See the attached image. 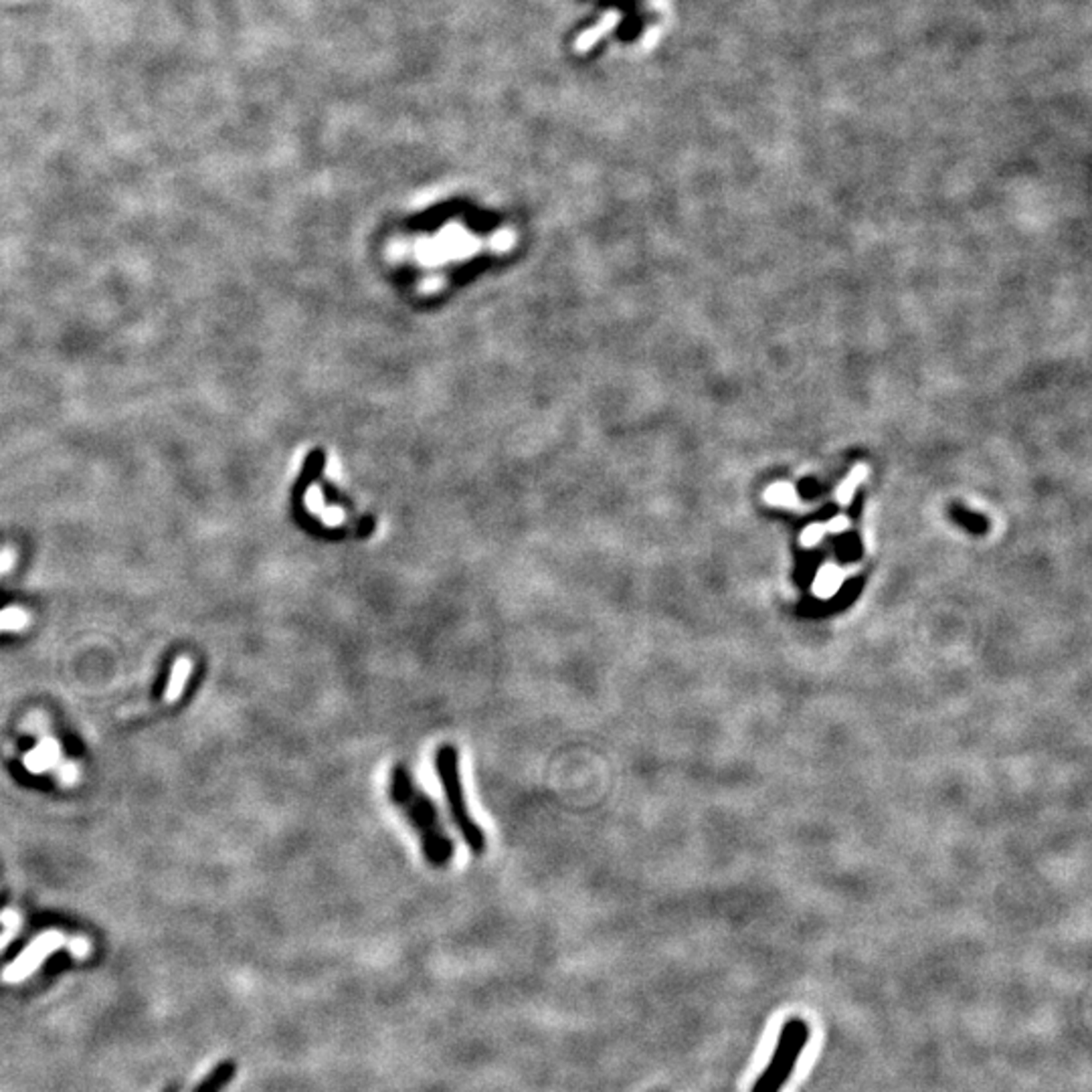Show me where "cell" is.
I'll list each match as a JSON object with an SVG mask.
<instances>
[{
	"label": "cell",
	"mask_w": 1092,
	"mask_h": 1092,
	"mask_svg": "<svg viewBox=\"0 0 1092 1092\" xmlns=\"http://www.w3.org/2000/svg\"><path fill=\"white\" fill-rule=\"evenodd\" d=\"M389 797L392 805L407 817V822L419 835L421 850L428 864L438 870L449 866L456 852L454 842H451L446 825L441 822L435 801L415 783L411 771L405 765L392 767Z\"/></svg>",
	"instance_id": "cell-1"
},
{
	"label": "cell",
	"mask_w": 1092,
	"mask_h": 1092,
	"mask_svg": "<svg viewBox=\"0 0 1092 1092\" xmlns=\"http://www.w3.org/2000/svg\"><path fill=\"white\" fill-rule=\"evenodd\" d=\"M435 773H438L443 795L447 801L449 817L454 822L456 830L462 833L466 846L472 850V854L480 856L485 850V833L475 819L469 815L464 783L459 775V753L454 745H441L435 753Z\"/></svg>",
	"instance_id": "cell-2"
},
{
	"label": "cell",
	"mask_w": 1092,
	"mask_h": 1092,
	"mask_svg": "<svg viewBox=\"0 0 1092 1092\" xmlns=\"http://www.w3.org/2000/svg\"><path fill=\"white\" fill-rule=\"evenodd\" d=\"M809 1036H812V1031H809L805 1020L791 1018L785 1021L773 1058L765 1066V1070L758 1074L750 1092H781L789 1082L793 1070H795V1064L804 1054L805 1046L809 1044Z\"/></svg>",
	"instance_id": "cell-3"
},
{
	"label": "cell",
	"mask_w": 1092,
	"mask_h": 1092,
	"mask_svg": "<svg viewBox=\"0 0 1092 1092\" xmlns=\"http://www.w3.org/2000/svg\"><path fill=\"white\" fill-rule=\"evenodd\" d=\"M61 945H63L61 933L49 931L45 935H39L35 941H33L27 949L19 955V959H16L13 965L6 969V977L14 981V979H23L24 975L33 974L39 963L45 961L49 955L57 951Z\"/></svg>",
	"instance_id": "cell-4"
},
{
	"label": "cell",
	"mask_w": 1092,
	"mask_h": 1092,
	"mask_svg": "<svg viewBox=\"0 0 1092 1092\" xmlns=\"http://www.w3.org/2000/svg\"><path fill=\"white\" fill-rule=\"evenodd\" d=\"M23 763L31 773H35V775L45 773L61 763V747H59V742L51 737L41 739L39 745L33 748L29 755H24Z\"/></svg>",
	"instance_id": "cell-5"
},
{
	"label": "cell",
	"mask_w": 1092,
	"mask_h": 1092,
	"mask_svg": "<svg viewBox=\"0 0 1092 1092\" xmlns=\"http://www.w3.org/2000/svg\"><path fill=\"white\" fill-rule=\"evenodd\" d=\"M191 672H193V660L191 658H186V655H183V658H178L174 662V668H173V672H170V678H168V684H166V692H165V701L168 704L178 702V698L183 696V690L186 686V682H189V678H191Z\"/></svg>",
	"instance_id": "cell-6"
},
{
	"label": "cell",
	"mask_w": 1092,
	"mask_h": 1092,
	"mask_svg": "<svg viewBox=\"0 0 1092 1092\" xmlns=\"http://www.w3.org/2000/svg\"><path fill=\"white\" fill-rule=\"evenodd\" d=\"M233 1077H235V1064L233 1062L221 1064L215 1070H212L211 1077L204 1080L199 1088H196V1092H221Z\"/></svg>",
	"instance_id": "cell-7"
},
{
	"label": "cell",
	"mask_w": 1092,
	"mask_h": 1092,
	"mask_svg": "<svg viewBox=\"0 0 1092 1092\" xmlns=\"http://www.w3.org/2000/svg\"><path fill=\"white\" fill-rule=\"evenodd\" d=\"M31 624L27 611L19 607H8L0 611V631H19Z\"/></svg>",
	"instance_id": "cell-8"
},
{
	"label": "cell",
	"mask_w": 1092,
	"mask_h": 1092,
	"mask_svg": "<svg viewBox=\"0 0 1092 1092\" xmlns=\"http://www.w3.org/2000/svg\"><path fill=\"white\" fill-rule=\"evenodd\" d=\"M866 475H868V467L866 466H858L854 469V472H852L846 477V480L842 482V485L838 488V502H840V504H850L852 498H854V494H856L858 484L861 480H864Z\"/></svg>",
	"instance_id": "cell-9"
},
{
	"label": "cell",
	"mask_w": 1092,
	"mask_h": 1092,
	"mask_svg": "<svg viewBox=\"0 0 1092 1092\" xmlns=\"http://www.w3.org/2000/svg\"><path fill=\"white\" fill-rule=\"evenodd\" d=\"M765 500L773 506H795L797 496L793 485L789 484H775L765 492Z\"/></svg>",
	"instance_id": "cell-10"
},
{
	"label": "cell",
	"mask_w": 1092,
	"mask_h": 1092,
	"mask_svg": "<svg viewBox=\"0 0 1092 1092\" xmlns=\"http://www.w3.org/2000/svg\"><path fill=\"white\" fill-rule=\"evenodd\" d=\"M840 587V570L835 567H825L817 577L815 588L822 595H832Z\"/></svg>",
	"instance_id": "cell-11"
},
{
	"label": "cell",
	"mask_w": 1092,
	"mask_h": 1092,
	"mask_svg": "<svg viewBox=\"0 0 1092 1092\" xmlns=\"http://www.w3.org/2000/svg\"><path fill=\"white\" fill-rule=\"evenodd\" d=\"M59 781L63 785H75L80 781V767L75 763H59Z\"/></svg>",
	"instance_id": "cell-12"
},
{
	"label": "cell",
	"mask_w": 1092,
	"mask_h": 1092,
	"mask_svg": "<svg viewBox=\"0 0 1092 1092\" xmlns=\"http://www.w3.org/2000/svg\"><path fill=\"white\" fill-rule=\"evenodd\" d=\"M3 920H5V927L6 928H5V933L0 935V945H5V943L11 941V937L14 935L16 927H19V917H16L14 912H5Z\"/></svg>",
	"instance_id": "cell-13"
},
{
	"label": "cell",
	"mask_w": 1092,
	"mask_h": 1092,
	"mask_svg": "<svg viewBox=\"0 0 1092 1092\" xmlns=\"http://www.w3.org/2000/svg\"><path fill=\"white\" fill-rule=\"evenodd\" d=\"M824 532H825V526H819V524H812V526H807L805 531H804V534H801V542L807 544V546L817 544L819 541H822Z\"/></svg>",
	"instance_id": "cell-14"
},
{
	"label": "cell",
	"mask_w": 1092,
	"mask_h": 1092,
	"mask_svg": "<svg viewBox=\"0 0 1092 1092\" xmlns=\"http://www.w3.org/2000/svg\"><path fill=\"white\" fill-rule=\"evenodd\" d=\"M14 560H16V552L13 549L0 551V575L6 573V570H11Z\"/></svg>",
	"instance_id": "cell-15"
},
{
	"label": "cell",
	"mask_w": 1092,
	"mask_h": 1092,
	"mask_svg": "<svg viewBox=\"0 0 1092 1092\" xmlns=\"http://www.w3.org/2000/svg\"><path fill=\"white\" fill-rule=\"evenodd\" d=\"M89 951V945L85 938H73V943L70 945V953L75 955V957H83L85 953Z\"/></svg>",
	"instance_id": "cell-16"
},
{
	"label": "cell",
	"mask_w": 1092,
	"mask_h": 1092,
	"mask_svg": "<svg viewBox=\"0 0 1092 1092\" xmlns=\"http://www.w3.org/2000/svg\"><path fill=\"white\" fill-rule=\"evenodd\" d=\"M846 526H848V520H846V516H835V518L832 520V522H830V526H827V528H830V531H833V532H840V531H843V528H846Z\"/></svg>",
	"instance_id": "cell-17"
}]
</instances>
